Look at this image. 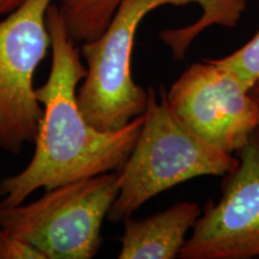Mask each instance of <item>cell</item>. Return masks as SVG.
<instances>
[{
    "label": "cell",
    "instance_id": "obj_1",
    "mask_svg": "<svg viewBox=\"0 0 259 259\" xmlns=\"http://www.w3.org/2000/svg\"><path fill=\"white\" fill-rule=\"evenodd\" d=\"M52 66L36 97L44 114L28 166L0 181V205L24 203L38 189L120 170L137 141L143 114L116 131H100L85 120L77 103V87L87 76L80 48L69 36L58 5L47 9Z\"/></svg>",
    "mask_w": 259,
    "mask_h": 259
},
{
    "label": "cell",
    "instance_id": "obj_2",
    "mask_svg": "<svg viewBox=\"0 0 259 259\" xmlns=\"http://www.w3.org/2000/svg\"><path fill=\"white\" fill-rule=\"evenodd\" d=\"M198 4L202 16L193 24L162 32L163 42L178 58L185 57L194 38L212 25H221L216 0H122L105 31L84 42L80 54L87 76L77 89V103L90 125L116 131L145 111L148 89L132 78L131 58L137 29L145 16L164 5Z\"/></svg>",
    "mask_w": 259,
    "mask_h": 259
},
{
    "label": "cell",
    "instance_id": "obj_3",
    "mask_svg": "<svg viewBox=\"0 0 259 259\" xmlns=\"http://www.w3.org/2000/svg\"><path fill=\"white\" fill-rule=\"evenodd\" d=\"M148 88V101L138 138L119 170V193L108 212L111 222H124L158 194L202 177H225L238 157L219 150L196 135L173 112L167 92Z\"/></svg>",
    "mask_w": 259,
    "mask_h": 259
},
{
    "label": "cell",
    "instance_id": "obj_4",
    "mask_svg": "<svg viewBox=\"0 0 259 259\" xmlns=\"http://www.w3.org/2000/svg\"><path fill=\"white\" fill-rule=\"evenodd\" d=\"M119 193V170L46 190L40 198L0 205V228L23 239L47 259H92L101 228Z\"/></svg>",
    "mask_w": 259,
    "mask_h": 259
},
{
    "label": "cell",
    "instance_id": "obj_5",
    "mask_svg": "<svg viewBox=\"0 0 259 259\" xmlns=\"http://www.w3.org/2000/svg\"><path fill=\"white\" fill-rule=\"evenodd\" d=\"M52 0H27L0 22V148L19 154L34 143L44 108L34 73L51 47L46 14Z\"/></svg>",
    "mask_w": 259,
    "mask_h": 259
},
{
    "label": "cell",
    "instance_id": "obj_6",
    "mask_svg": "<svg viewBox=\"0 0 259 259\" xmlns=\"http://www.w3.org/2000/svg\"><path fill=\"white\" fill-rule=\"evenodd\" d=\"M167 100L184 124L227 154L238 153L259 128L250 88L215 59L190 65L171 84Z\"/></svg>",
    "mask_w": 259,
    "mask_h": 259
},
{
    "label": "cell",
    "instance_id": "obj_7",
    "mask_svg": "<svg viewBox=\"0 0 259 259\" xmlns=\"http://www.w3.org/2000/svg\"><path fill=\"white\" fill-rule=\"evenodd\" d=\"M219 200L209 199L181 248V259L259 258V128L236 153Z\"/></svg>",
    "mask_w": 259,
    "mask_h": 259
},
{
    "label": "cell",
    "instance_id": "obj_8",
    "mask_svg": "<svg viewBox=\"0 0 259 259\" xmlns=\"http://www.w3.org/2000/svg\"><path fill=\"white\" fill-rule=\"evenodd\" d=\"M203 208L198 203L180 202L142 220L128 218L119 259H176Z\"/></svg>",
    "mask_w": 259,
    "mask_h": 259
},
{
    "label": "cell",
    "instance_id": "obj_9",
    "mask_svg": "<svg viewBox=\"0 0 259 259\" xmlns=\"http://www.w3.org/2000/svg\"><path fill=\"white\" fill-rule=\"evenodd\" d=\"M122 0H60V15L67 34L76 44L99 37L106 30Z\"/></svg>",
    "mask_w": 259,
    "mask_h": 259
},
{
    "label": "cell",
    "instance_id": "obj_10",
    "mask_svg": "<svg viewBox=\"0 0 259 259\" xmlns=\"http://www.w3.org/2000/svg\"><path fill=\"white\" fill-rule=\"evenodd\" d=\"M215 61L234 72L246 87L251 88L259 78V28L244 46Z\"/></svg>",
    "mask_w": 259,
    "mask_h": 259
},
{
    "label": "cell",
    "instance_id": "obj_11",
    "mask_svg": "<svg viewBox=\"0 0 259 259\" xmlns=\"http://www.w3.org/2000/svg\"><path fill=\"white\" fill-rule=\"evenodd\" d=\"M0 259H47L23 239L0 228Z\"/></svg>",
    "mask_w": 259,
    "mask_h": 259
},
{
    "label": "cell",
    "instance_id": "obj_12",
    "mask_svg": "<svg viewBox=\"0 0 259 259\" xmlns=\"http://www.w3.org/2000/svg\"><path fill=\"white\" fill-rule=\"evenodd\" d=\"M221 27H235L246 10V0H216Z\"/></svg>",
    "mask_w": 259,
    "mask_h": 259
},
{
    "label": "cell",
    "instance_id": "obj_13",
    "mask_svg": "<svg viewBox=\"0 0 259 259\" xmlns=\"http://www.w3.org/2000/svg\"><path fill=\"white\" fill-rule=\"evenodd\" d=\"M25 2L27 0H0V16L12 14Z\"/></svg>",
    "mask_w": 259,
    "mask_h": 259
},
{
    "label": "cell",
    "instance_id": "obj_14",
    "mask_svg": "<svg viewBox=\"0 0 259 259\" xmlns=\"http://www.w3.org/2000/svg\"><path fill=\"white\" fill-rule=\"evenodd\" d=\"M250 95L252 96V99H253L259 113V78L255 80V83L250 88Z\"/></svg>",
    "mask_w": 259,
    "mask_h": 259
}]
</instances>
